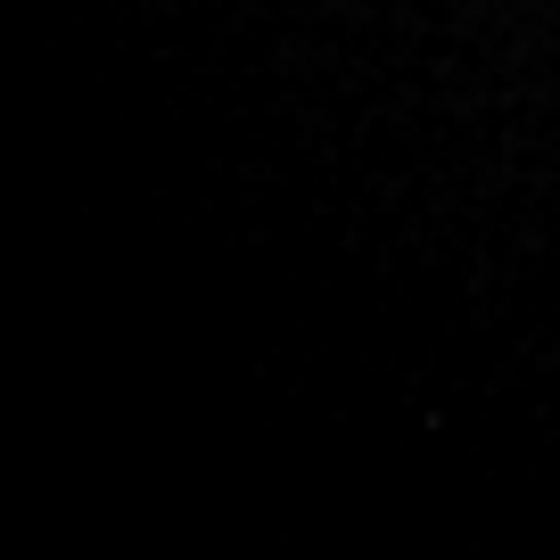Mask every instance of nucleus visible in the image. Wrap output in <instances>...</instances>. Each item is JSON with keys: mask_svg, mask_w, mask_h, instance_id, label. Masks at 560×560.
<instances>
[]
</instances>
